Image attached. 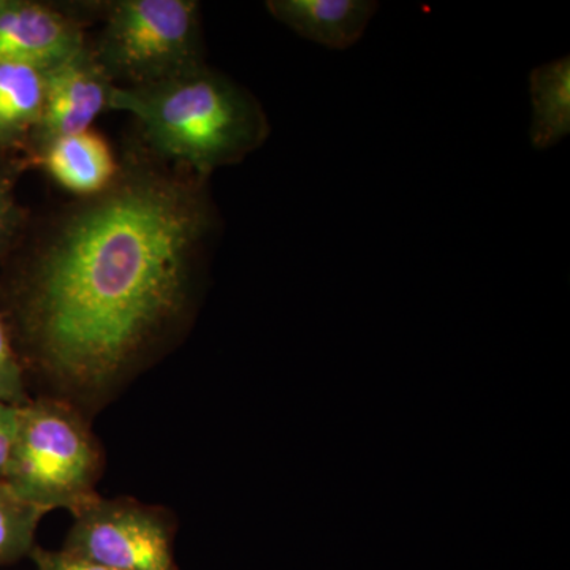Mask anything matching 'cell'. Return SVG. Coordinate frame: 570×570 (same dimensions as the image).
Returning <instances> with one entry per match:
<instances>
[{
    "label": "cell",
    "instance_id": "cell-2",
    "mask_svg": "<svg viewBox=\"0 0 570 570\" xmlns=\"http://www.w3.org/2000/svg\"><path fill=\"white\" fill-rule=\"evenodd\" d=\"M115 111L137 119L149 153L202 178L242 163L269 135L253 94L206 63L148 88H118Z\"/></svg>",
    "mask_w": 570,
    "mask_h": 570
},
{
    "label": "cell",
    "instance_id": "cell-5",
    "mask_svg": "<svg viewBox=\"0 0 570 570\" xmlns=\"http://www.w3.org/2000/svg\"><path fill=\"white\" fill-rule=\"evenodd\" d=\"M61 550L116 570H178L168 517L134 499H96L75 517Z\"/></svg>",
    "mask_w": 570,
    "mask_h": 570
},
{
    "label": "cell",
    "instance_id": "cell-3",
    "mask_svg": "<svg viewBox=\"0 0 570 570\" xmlns=\"http://www.w3.org/2000/svg\"><path fill=\"white\" fill-rule=\"evenodd\" d=\"M102 459L88 423L70 403L29 400L18 406V428L2 482L21 501L77 517L99 494Z\"/></svg>",
    "mask_w": 570,
    "mask_h": 570
},
{
    "label": "cell",
    "instance_id": "cell-9",
    "mask_svg": "<svg viewBox=\"0 0 570 570\" xmlns=\"http://www.w3.org/2000/svg\"><path fill=\"white\" fill-rule=\"evenodd\" d=\"M36 160L43 165L52 181L78 198L107 189L115 181L121 164L110 142L96 130L51 142Z\"/></svg>",
    "mask_w": 570,
    "mask_h": 570
},
{
    "label": "cell",
    "instance_id": "cell-7",
    "mask_svg": "<svg viewBox=\"0 0 570 570\" xmlns=\"http://www.w3.org/2000/svg\"><path fill=\"white\" fill-rule=\"evenodd\" d=\"M86 45L80 22L55 7L0 0V62L48 71Z\"/></svg>",
    "mask_w": 570,
    "mask_h": 570
},
{
    "label": "cell",
    "instance_id": "cell-6",
    "mask_svg": "<svg viewBox=\"0 0 570 570\" xmlns=\"http://www.w3.org/2000/svg\"><path fill=\"white\" fill-rule=\"evenodd\" d=\"M118 88L89 45L48 70L43 110L28 142L33 159L51 142L91 130L100 115L115 110Z\"/></svg>",
    "mask_w": 570,
    "mask_h": 570
},
{
    "label": "cell",
    "instance_id": "cell-16",
    "mask_svg": "<svg viewBox=\"0 0 570 570\" xmlns=\"http://www.w3.org/2000/svg\"><path fill=\"white\" fill-rule=\"evenodd\" d=\"M18 428V406L0 401V480L6 475Z\"/></svg>",
    "mask_w": 570,
    "mask_h": 570
},
{
    "label": "cell",
    "instance_id": "cell-11",
    "mask_svg": "<svg viewBox=\"0 0 570 570\" xmlns=\"http://www.w3.org/2000/svg\"><path fill=\"white\" fill-rule=\"evenodd\" d=\"M530 138L539 151L553 148L570 134V59L535 67L530 75Z\"/></svg>",
    "mask_w": 570,
    "mask_h": 570
},
{
    "label": "cell",
    "instance_id": "cell-10",
    "mask_svg": "<svg viewBox=\"0 0 570 570\" xmlns=\"http://www.w3.org/2000/svg\"><path fill=\"white\" fill-rule=\"evenodd\" d=\"M47 71L0 62V148L28 145L43 110Z\"/></svg>",
    "mask_w": 570,
    "mask_h": 570
},
{
    "label": "cell",
    "instance_id": "cell-4",
    "mask_svg": "<svg viewBox=\"0 0 570 570\" xmlns=\"http://www.w3.org/2000/svg\"><path fill=\"white\" fill-rule=\"evenodd\" d=\"M97 61L119 88H148L205 66L195 0H118L107 9Z\"/></svg>",
    "mask_w": 570,
    "mask_h": 570
},
{
    "label": "cell",
    "instance_id": "cell-14",
    "mask_svg": "<svg viewBox=\"0 0 570 570\" xmlns=\"http://www.w3.org/2000/svg\"><path fill=\"white\" fill-rule=\"evenodd\" d=\"M21 225V209L14 198L13 183L9 175L0 168V255L13 242Z\"/></svg>",
    "mask_w": 570,
    "mask_h": 570
},
{
    "label": "cell",
    "instance_id": "cell-1",
    "mask_svg": "<svg viewBox=\"0 0 570 570\" xmlns=\"http://www.w3.org/2000/svg\"><path fill=\"white\" fill-rule=\"evenodd\" d=\"M217 227L208 178L127 154L115 181L56 214L33 247L17 294L32 362L82 395L118 384L193 309Z\"/></svg>",
    "mask_w": 570,
    "mask_h": 570
},
{
    "label": "cell",
    "instance_id": "cell-12",
    "mask_svg": "<svg viewBox=\"0 0 570 570\" xmlns=\"http://www.w3.org/2000/svg\"><path fill=\"white\" fill-rule=\"evenodd\" d=\"M43 515L47 512L21 501L0 480V566L32 553L37 527Z\"/></svg>",
    "mask_w": 570,
    "mask_h": 570
},
{
    "label": "cell",
    "instance_id": "cell-15",
    "mask_svg": "<svg viewBox=\"0 0 570 570\" xmlns=\"http://www.w3.org/2000/svg\"><path fill=\"white\" fill-rule=\"evenodd\" d=\"M37 570H116L71 557L62 550L33 549L31 553Z\"/></svg>",
    "mask_w": 570,
    "mask_h": 570
},
{
    "label": "cell",
    "instance_id": "cell-13",
    "mask_svg": "<svg viewBox=\"0 0 570 570\" xmlns=\"http://www.w3.org/2000/svg\"><path fill=\"white\" fill-rule=\"evenodd\" d=\"M0 401L13 406H22L29 401L24 373L11 346L9 332L2 317H0Z\"/></svg>",
    "mask_w": 570,
    "mask_h": 570
},
{
    "label": "cell",
    "instance_id": "cell-8",
    "mask_svg": "<svg viewBox=\"0 0 570 570\" xmlns=\"http://www.w3.org/2000/svg\"><path fill=\"white\" fill-rule=\"evenodd\" d=\"M377 6L371 0H269L266 10L306 40L340 51L362 39Z\"/></svg>",
    "mask_w": 570,
    "mask_h": 570
}]
</instances>
